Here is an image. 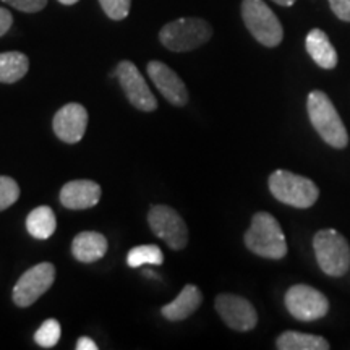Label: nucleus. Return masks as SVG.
Returning <instances> with one entry per match:
<instances>
[{
    "label": "nucleus",
    "instance_id": "9",
    "mask_svg": "<svg viewBox=\"0 0 350 350\" xmlns=\"http://www.w3.org/2000/svg\"><path fill=\"white\" fill-rule=\"evenodd\" d=\"M148 224L156 237L164 240L172 250H182L187 247V224L175 209L165 206V204H156L148 214Z\"/></svg>",
    "mask_w": 350,
    "mask_h": 350
},
{
    "label": "nucleus",
    "instance_id": "11",
    "mask_svg": "<svg viewBox=\"0 0 350 350\" xmlns=\"http://www.w3.org/2000/svg\"><path fill=\"white\" fill-rule=\"evenodd\" d=\"M216 310L222 321L234 331H252L258 323V314L255 306L243 297L221 294L216 297Z\"/></svg>",
    "mask_w": 350,
    "mask_h": 350
},
{
    "label": "nucleus",
    "instance_id": "30",
    "mask_svg": "<svg viewBox=\"0 0 350 350\" xmlns=\"http://www.w3.org/2000/svg\"><path fill=\"white\" fill-rule=\"evenodd\" d=\"M60 3H64V5H75L78 0H59Z\"/></svg>",
    "mask_w": 350,
    "mask_h": 350
},
{
    "label": "nucleus",
    "instance_id": "17",
    "mask_svg": "<svg viewBox=\"0 0 350 350\" xmlns=\"http://www.w3.org/2000/svg\"><path fill=\"white\" fill-rule=\"evenodd\" d=\"M305 47L310 57L314 60L318 67L325 70H332L338 65V52L332 46L327 34L323 29H312L306 34Z\"/></svg>",
    "mask_w": 350,
    "mask_h": 350
},
{
    "label": "nucleus",
    "instance_id": "15",
    "mask_svg": "<svg viewBox=\"0 0 350 350\" xmlns=\"http://www.w3.org/2000/svg\"><path fill=\"white\" fill-rule=\"evenodd\" d=\"M201 301H203V294L200 288L193 284H188L182 288L177 299L163 306L161 313L169 321H183L200 308Z\"/></svg>",
    "mask_w": 350,
    "mask_h": 350
},
{
    "label": "nucleus",
    "instance_id": "7",
    "mask_svg": "<svg viewBox=\"0 0 350 350\" xmlns=\"http://www.w3.org/2000/svg\"><path fill=\"white\" fill-rule=\"evenodd\" d=\"M55 279V266L52 262H39L21 274L13 287L12 299L16 306L26 308L33 305L39 297L49 291Z\"/></svg>",
    "mask_w": 350,
    "mask_h": 350
},
{
    "label": "nucleus",
    "instance_id": "12",
    "mask_svg": "<svg viewBox=\"0 0 350 350\" xmlns=\"http://www.w3.org/2000/svg\"><path fill=\"white\" fill-rule=\"evenodd\" d=\"M52 126H54L57 138L62 139L64 143H78L85 137L88 126V111L81 104L70 103L60 111H57Z\"/></svg>",
    "mask_w": 350,
    "mask_h": 350
},
{
    "label": "nucleus",
    "instance_id": "4",
    "mask_svg": "<svg viewBox=\"0 0 350 350\" xmlns=\"http://www.w3.org/2000/svg\"><path fill=\"white\" fill-rule=\"evenodd\" d=\"M269 190L278 201L299 209L312 208L319 196L314 182L288 170H275L269 175Z\"/></svg>",
    "mask_w": 350,
    "mask_h": 350
},
{
    "label": "nucleus",
    "instance_id": "16",
    "mask_svg": "<svg viewBox=\"0 0 350 350\" xmlns=\"http://www.w3.org/2000/svg\"><path fill=\"white\" fill-rule=\"evenodd\" d=\"M107 252V239L94 230L80 232L72 242V253L80 262H96Z\"/></svg>",
    "mask_w": 350,
    "mask_h": 350
},
{
    "label": "nucleus",
    "instance_id": "2",
    "mask_svg": "<svg viewBox=\"0 0 350 350\" xmlns=\"http://www.w3.org/2000/svg\"><path fill=\"white\" fill-rule=\"evenodd\" d=\"M306 109L319 137L336 150H344L349 143V135L331 99L323 91H312L306 99Z\"/></svg>",
    "mask_w": 350,
    "mask_h": 350
},
{
    "label": "nucleus",
    "instance_id": "3",
    "mask_svg": "<svg viewBox=\"0 0 350 350\" xmlns=\"http://www.w3.org/2000/svg\"><path fill=\"white\" fill-rule=\"evenodd\" d=\"M213 36V28L203 18H178L161 29L159 41L172 52L195 51Z\"/></svg>",
    "mask_w": 350,
    "mask_h": 350
},
{
    "label": "nucleus",
    "instance_id": "28",
    "mask_svg": "<svg viewBox=\"0 0 350 350\" xmlns=\"http://www.w3.org/2000/svg\"><path fill=\"white\" fill-rule=\"evenodd\" d=\"M77 350H98V344L90 338H80L75 345Z\"/></svg>",
    "mask_w": 350,
    "mask_h": 350
},
{
    "label": "nucleus",
    "instance_id": "23",
    "mask_svg": "<svg viewBox=\"0 0 350 350\" xmlns=\"http://www.w3.org/2000/svg\"><path fill=\"white\" fill-rule=\"evenodd\" d=\"M20 198V187L12 177L0 175V211H5Z\"/></svg>",
    "mask_w": 350,
    "mask_h": 350
},
{
    "label": "nucleus",
    "instance_id": "10",
    "mask_svg": "<svg viewBox=\"0 0 350 350\" xmlns=\"http://www.w3.org/2000/svg\"><path fill=\"white\" fill-rule=\"evenodd\" d=\"M116 77L119 78L122 90H124L131 106L143 112L156 111L157 100L152 96L150 86L146 85L137 65L130 62V60H122L116 68Z\"/></svg>",
    "mask_w": 350,
    "mask_h": 350
},
{
    "label": "nucleus",
    "instance_id": "14",
    "mask_svg": "<svg viewBox=\"0 0 350 350\" xmlns=\"http://www.w3.org/2000/svg\"><path fill=\"white\" fill-rule=\"evenodd\" d=\"M100 200V187L93 180H72L60 190V203L67 209H90Z\"/></svg>",
    "mask_w": 350,
    "mask_h": 350
},
{
    "label": "nucleus",
    "instance_id": "25",
    "mask_svg": "<svg viewBox=\"0 0 350 350\" xmlns=\"http://www.w3.org/2000/svg\"><path fill=\"white\" fill-rule=\"evenodd\" d=\"M2 2H5L10 7L25 13L41 12L47 5V0H2Z\"/></svg>",
    "mask_w": 350,
    "mask_h": 350
},
{
    "label": "nucleus",
    "instance_id": "21",
    "mask_svg": "<svg viewBox=\"0 0 350 350\" xmlns=\"http://www.w3.org/2000/svg\"><path fill=\"white\" fill-rule=\"evenodd\" d=\"M164 262V253L157 245H139V247L131 248L126 255V265L130 268H138V266L152 265L161 266Z\"/></svg>",
    "mask_w": 350,
    "mask_h": 350
},
{
    "label": "nucleus",
    "instance_id": "22",
    "mask_svg": "<svg viewBox=\"0 0 350 350\" xmlns=\"http://www.w3.org/2000/svg\"><path fill=\"white\" fill-rule=\"evenodd\" d=\"M60 336H62V327H60V323L57 319H46L39 329L34 334V340L39 347L44 349H52L54 345L60 340Z\"/></svg>",
    "mask_w": 350,
    "mask_h": 350
},
{
    "label": "nucleus",
    "instance_id": "18",
    "mask_svg": "<svg viewBox=\"0 0 350 350\" xmlns=\"http://www.w3.org/2000/svg\"><path fill=\"white\" fill-rule=\"evenodd\" d=\"M26 229L29 235L38 240H47L54 235L57 229V219L49 206H38L26 217Z\"/></svg>",
    "mask_w": 350,
    "mask_h": 350
},
{
    "label": "nucleus",
    "instance_id": "19",
    "mask_svg": "<svg viewBox=\"0 0 350 350\" xmlns=\"http://www.w3.org/2000/svg\"><path fill=\"white\" fill-rule=\"evenodd\" d=\"M275 347L279 350H327L329 342L321 336L286 331L278 338Z\"/></svg>",
    "mask_w": 350,
    "mask_h": 350
},
{
    "label": "nucleus",
    "instance_id": "13",
    "mask_svg": "<svg viewBox=\"0 0 350 350\" xmlns=\"http://www.w3.org/2000/svg\"><path fill=\"white\" fill-rule=\"evenodd\" d=\"M148 75L154 83L159 93L174 106H185L188 103V91L182 78L167 65L159 60H151L148 64Z\"/></svg>",
    "mask_w": 350,
    "mask_h": 350
},
{
    "label": "nucleus",
    "instance_id": "8",
    "mask_svg": "<svg viewBox=\"0 0 350 350\" xmlns=\"http://www.w3.org/2000/svg\"><path fill=\"white\" fill-rule=\"evenodd\" d=\"M284 301L287 312L299 321H317L329 312V301L326 295L305 284H297L288 288Z\"/></svg>",
    "mask_w": 350,
    "mask_h": 350
},
{
    "label": "nucleus",
    "instance_id": "5",
    "mask_svg": "<svg viewBox=\"0 0 350 350\" xmlns=\"http://www.w3.org/2000/svg\"><path fill=\"white\" fill-rule=\"evenodd\" d=\"M314 255L321 271L331 278H340L350 268V247L336 229H323L313 239Z\"/></svg>",
    "mask_w": 350,
    "mask_h": 350
},
{
    "label": "nucleus",
    "instance_id": "27",
    "mask_svg": "<svg viewBox=\"0 0 350 350\" xmlns=\"http://www.w3.org/2000/svg\"><path fill=\"white\" fill-rule=\"evenodd\" d=\"M12 23H13L12 13L8 12L7 8L0 7V38L8 33V29L12 28Z\"/></svg>",
    "mask_w": 350,
    "mask_h": 350
},
{
    "label": "nucleus",
    "instance_id": "24",
    "mask_svg": "<svg viewBox=\"0 0 350 350\" xmlns=\"http://www.w3.org/2000/svg\"><path fill=\"white\" fill-rule=\"evenodd\" d=\"M100 7L111 20H125L130 13L131 0H99Z\"/></svg>",
    "mask_w": 350,
    "mask_h": 350
},
{
    "label": "nucleus",
    "instance_id": "20",
    "mask_svg": "<svg viewBox=\"0 0 350 350\" xmlns=\"http://www.w3.org/2000/svg\"><path fill=\"white\" fill-rule=\"evenodd\" d=\"M29 70V59L21 52L0 54V83L12 85L20 81Z\"/></svg>",
    "mask_w": 350,
    "mask_h": 350
},
{
    "label": "nucleus",
    "instance_id": "26",
    "mask_svg": "<svg viewBox=\"0 0 350 350\" xmlns=\"http://www.w3.org/2000/svg\"><path fill=\"white\" fill-rule=\"evenodd\" d=\"M329 5L339 20L350 23V0H329Z\"/></svg>",
    "mask_w": 350,
    "mask_h": 350
},
{
    "label": "nucleus",
    "instance_id": "6",
    "mask_svg": "<svg viewBox=\"0 0 350 350\" xmlns=\"http://www.w3.org/2000/svg\"><path fill=\"white\" fill-rule=\"evenodd\" d=\"M242 18L252 36L262 46L275 47L282 42L284 29L281 21L262 0H243Z\"/></svg>",
    "mask_w": 350,
    "mask_h": 350
},
{
    "label": "nucleus",
    "instance_id": "29",
    "mask_svg": "<svg viewBox=\"0 0 350 350\" xmlns=\"http://www.w3.org/2000/svg\"><path fill=\"white\" fill-rule=\"evenodd\" d=\"M273 2H275L278 5H282V7H292L297 0H273Z\"/></svg>",
    "mask_w": 350,
    "mask_h": 350
},
{
    "label": "nucleus",
    "instance_id": "1",
    "mask_svg": "<svg viewBox=\"0 0 350 350\" xmlns=\"http://www.w3.org/2000/svg\"><path fill=\"white\" fill-rule=\"evenodd\" d=\"M245 245L252 253L269 260H281L287 255L282 227L269 213H256L252 217L250 229L245 234Z\"/></svg>",
    "mask_w": 350,
    "mask_h": 350
}]
</instances>
